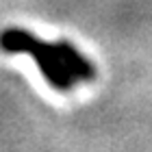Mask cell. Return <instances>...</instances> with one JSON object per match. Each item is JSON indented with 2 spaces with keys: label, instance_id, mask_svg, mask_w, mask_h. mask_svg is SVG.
Listing matches in <instances>:
<instances>
[{
  "label": "cell",
  "instance_id": "6da1fadb",
  "mask_svg": "<svg viewBox=\"0 0 152 152\" xmlns=\"http://www.w3.org/2000/svg\"><path fill=\"white\" fill-rule=\"evenodd\" d=\"M0 50L7 54H31L48 85L57 91H70L96 76L94 63L65 39L44 41L24 28H4L0 33Z\"/></svg>",
  "mask_w": 152,
  "mask_h": 152
}]
</instances>
